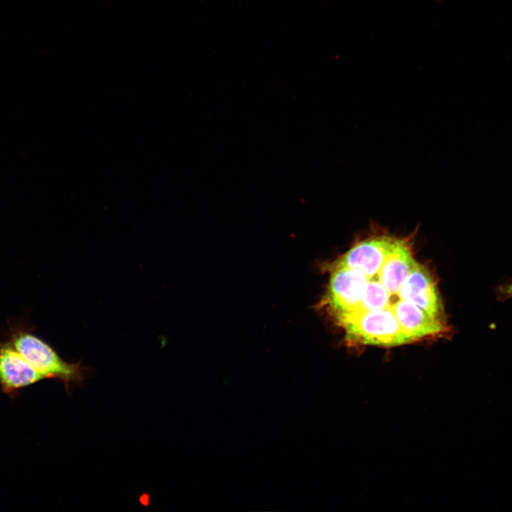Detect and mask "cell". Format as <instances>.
I'll return each instance as SVG.
<instances>
[{
	"instance_id": "cell-1",
	"label": "cell",
	"mask_w": 512,
	"mask_h": 512,
	"mask_svg": "<svg viewBox=\"0 0 512 512\" xmlns=\"http://www.w3.org/2000/svg\"><path fill=\"white\" fill-rule=\"evenodd\" d=\"M9 341L46 379L60 380L66 388L84 379V367L64 361L50 345L30 331L11 328Z\"/></svg>"
},
{
	"instance_id": "cell-2",
	"label": "cell",
	"mask_w": 512,
	"mask_h": 512,
	"mask_svg": "<svg viewBox=\"0 0 512 512\" xmlns=\"http://www.w3.org/2000/svg\"><path fill=\"white\" fill-rule=\"evenodd\" d=\"M338 323L348 338L363 344L390 347L413 341L402 329L390 306L355 311Z\"/></svg>"
},
{
	"instance_id": "cell-3",
	"label": "cell",
	"mask_w": 512,
	"mask_h": 512,
	"mask_svg": "<svg viewBox=\"0 0 512 512\" xmlns=\"http://www.w3.org/2000/svg\"><path fill=\"white\" fill-rule=\"evenodd\" d=\"M331 270L329 284L324 302L338 322L357 309L368 279L356 269L331 267Z\"/></svg>"
},
{
	"instance_id": "cell-4",
	"label": "cell",
	"mask_w": 512,
	"mask_h": 512,
	"mask_svg": "<svg viewBox=\"0 0 512 512\" xmlns=\"http://www.w3.org/2000/svg\"><path fill=\"white\" fill-rule=\"evenodd\" d=\"M396 238L387 235L363 240L346 252L331 267H345L361 271L369 279L378 274Z\"/></svg>"
},
{
	"instance_id": "cell-5",
	"label": "cell",
	"mask_w": 512,
	"mask_h": 512,
	"mask_svg": "<svg viewBox=\"0 0 512 512\" xmlns=\"http://www.w3.org/2000/svg\"><path fill=\"white\" fill-rule=\"evenodd\" d=\"M400 299L410 302L431 316L444 321L442 302L427 270L415 262L398 292Z\"/></svg>"
},
{
	"instance_id": "cell-6",
	"label": "cell",
	"mask_w": 512,
	"mask_h": 512,
	"mask_svg": "<svg viewBox=\"0 0 512 512\" xmlns=\"http://www.w3.org/2000/svg\"><path fill=\"white\" fill-rule=\"evenodd\" d=\"M46 379L8 341L0 340V386L10 396Z\"/></svg>"
},
{
	"instance_id": "cell-7",
	"label": "cell",
	"mask_w": 512,
	"mask_h": 512,
	"mask_svg": "<svg viewBox=\"0 0 512 512\" xmlns=\"http://www.w3.org/2000/svg\"><path fill=\"white\" fill-rule=\"evenodd\" d=\"M403 331L412 341L442 335L447 331L445 321L431 316L414 304L400 299L390 306Z\"/></svg>"
},
{
	"instance_id": "cell-8",
	"label": "cell",
	"mask_w": 512,
	"mask_h": 512,
	"mask_svg": "<svg viewBox=\"0 0 512 512\" xmlns=\"http://www.w3.org/2000/svg\"><path fill=\"white\" fill-rule=\"evenodd\" d=\"M407 245L404 240L396 238L378 274L379 281L391 295L399 292L415 263Z\"/></svg>"
},
{
	"instance_id": "cell-9",
	"label": "cell",
	"mask_w": 512,
	"mask_h": 512,
	"mask_svg": "<svg viewBox=\"0 0 512 512\" xmlns=\"http://www.w3.org/2000/svg\"><path fill=\"white\" fill-rule=\"evenodd\" d=\"M390 297L391 294L379 279L372 277L368 279L361 303L355 311L388 308L390 306Z\"/></svg>"
},
{
	"instance_id": "cell-10",
	"label": "cell",
	"mask_w": 512,
	"mask_h": 512,
	"mask_svg": "<svg viewBox=\"0 0 512 512\" xmlns=\"http://www.w3.org/2000/svg\"><path fill=\"white\" fill-rule=\"evenodd\" d=\"M498 295L501 299H512V283L501 285L498 289Z\"/></svg>"
}]
</instances>
